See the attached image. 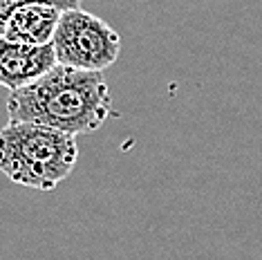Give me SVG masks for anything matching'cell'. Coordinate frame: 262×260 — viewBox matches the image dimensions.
I'll return each instance as SVG.
<instances>
[{"label": "cell", "instance_id": "6da1fadb", "mask_svg": "<svg viewBox=\"0 0 262 260\" xmlns=\"http://www.w3.org/2000/svg\"><path fill=\"white\" fill-rule=\"evenodd\" d=\"M112 112L110 88L103 72L54 65L20 90L9 92V121L40 123L70 135H90Z\"/></svg>", "mask_w": 262, "mask_h": 260}, {"label": "cell", "instance_id": "7a4b0ae2", "mask_svg": "<svg viewBox=\"0 0 262 260\" xmlns=\"http://www.w3.org/2000/svg\"><path fill=\"white\" fill-rule=\"evenodd\" d=\"M76 159V135L27 121H9L0 130V170L20 186L54 191Z\"/></svg>", "mask_w": 262, "mask_h": 260}, {"label": "cell", "instance_id": "3957f363", "mask_svg": "<svg viewBox=\"0 0 262 260\" xmlns=\"http://www.w3.org/2000/svg\"><path fill=\"white\" fill-rule=\"evenodd\" d=\"M52 45L61 65L103 72L119 58L121 36L103 18L76 7L63 11Z\"/></svg>", "mask_w": 262, "mask_h": 260}, {"label": "cell", "instance_id": "277c9868", "mask_svg": "<svg viewBox=\"0 0 262 260\" xmlns=\"http://www.w3.org/2000/svg\"><path fill=\"white\" fill-rule=\"evenodd\" d=\"M56 61L54 45H29L0 36V85L20 90L50 72Z\"/></svg>", "mask_w": 262, "mask_h": 260}, {"label": "cell", "instance_id": "5b68a950", "mask_svg": "<svg viewBox=\"0 0 262 260\" xmlns=\"http://www.w3.org/2000/svg\"><path fill=\"white\" fill-rule=\"evenodd\" d=\"M61 16L63 9L50 3H29L9 16L3 36L29 45H50L54 40Z\"/></svg>", "mask_w": 262, "mask_h": 260}, {"label": "cell", "instance_id": "8992f818", "mask_svg": "<svg viewBox=\"0 0 262 260\" xmlns=\"http://www.w3.org/2000/svg\"><path fill=\"white\" fill-rule=\"evenodd\" d=\"M29 3H50V5H54V7H58V9L68 11V9H76L83 0H0V36H3L9 16L14 14L16 9L25 7V5H29Z\"/></svg>", "mask_w": 262, "mask_h": 260}]
</instances>
